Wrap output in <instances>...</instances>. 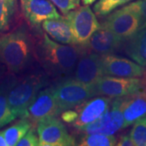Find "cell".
I'll return each instance as SVG.
<instances>
[{"instance_id":"6da1fadb","label":"cell","mask_w":146,"mask_h":146,"mask_svg":"<svg viewBox=\"0 0 146 146\" xmlns=\"http://www.w3.org/2000/svg\"><path fill=\"white\" fill-rule=\"evenodd\" d=\"M36 36L25 22L0 36V63L7 72L25 75L34 71L36 58ZM38 64V63H37Z\"/></svg>"},{"instance_id":"7a4b0ae2","label":"cell","mask_w":146,"mask_h":146,"mask_svg":"<svg viewBox=\"0 0 146 146\" xmlns=\"http://www.w3.org/2000/svg\"><path fill=\"white\" fill-rule=\"evenodd\" d=\"M85 48L52 40L46 33L36 36V58L47 76L55 82L72 77L79 58Z\"/></svg>"},{"instance_id":"3957f363","label":"cell","mask_w":146,"mask_h":146,"mask_svg":"<svg viewBox=\"0 0 146 146\" xmlns=\"http://www.w3.org/2000/svg\"><path fill=\"white\" fill-rule=\"evenodd\" d=\"M7 102L16 118H25L29 106L39 92L49 84V77L42 73L32 72L25 75L10 73Z\"/></svg>"},{"instance_id":"277c9868","label":"cell","mask_w":146,"mask_h":146,"mask_svg":"<svg viewBox=\"0 0 146 146\" xmlns=\"http://www.w3.org/2000/svg\"><path fill=\"white\" fill-rule=\"evenodd\" d=\"M53 86L60 114L97 96L93 84L82 83L72 77L56 81Z\"/></svg>"},{"instance_id":"5b68a950","label":"cell","mask_w":146,"mask_h":146,"mask_svg":"<svg viewBox=\"0 0 146 146\" xmlns=\"http://www.w3.org/2000/svg\"><path fill=\"white\" fill-rule=\"evenodd\" d=\"M123 43L140 30L141 18L136 3H131L107 15L101 25Z\"/></svg>"},{"instance_id":"8992f818","label":"cell","mask_w":146,"mask_h":146,"mask_svg":"<svg viewBox=\"0 0 146 146\" xmlns=\"http://www.w3.org/2000/svg\"><path fill=\"white\" fill-rule=\"evenodd\" d=\"M97 96L123 98L146 89V78H125L103 76L93 84Z\"/></svg>"},{"instance_id":"52a82bcc","label":"cell","mask_w":146,"mask_h":146,"mask_svg":"<svg viewBox=\"0 0 146 146\" xmlns=\"http://www.w3.org/2000/svg\"><path fill=\"white\" fill-rule=\"evenodd\" d=\"M65 17L71 25L76 44L80 46H85L92 35L101 27L95 13L87 5L70 11Z\"/></svg>"},{"instance_id":"ba28073f","label":"cell","mask_w":146,"mask_h":146,"mask_svg":"<svg viewBox=\"0 0 146 146\" xmlns=\"http://www.w3.org/2000/svg\"><path fill=\"white\" fill-rule=\"evenodd\" d=\"M39 146H72L76 145L75 137L67 130L60 120L50 117L41 120L36 124Z\"/></svg>"},{"instance_id":"9c48e42d","label":"cell","mask_w":146,"mask_h":146,"mask_svg":"<svg viewBox=\"0 0 146 146\" xmlns=\"http://www.w3.org/2000/svg\"><path fill=\"white\" fill-rule=\"evenodd\" d=\"M22 15L31 29L39 32L43 21L62 16L50 0H21Z\"/></svg>"},{"instance_id":"30bf717a","label":"cell","mask_w":146,"mask_h":146,"mask_svg":"<svg viewBox=\"0 0 146 146\" xmlns=\"http://www.w3.org/2000/svg\"><path fill=\"white\" fill-rule=\"evenodd\" d=\"M121 98H113L110 109L99 119L82 128L80 131L87 134L114 135L123 128L124 119L121 110Z\"/></svg>"},{"instance_id":"8fae6325","label":"cell","mask_w":146,"mask_h":146,"mask_svg":"<svg viewBox=\"0 0 146 146\" xmlns=\"http://www.w3.org/2000/svg\"><path fill=\"white\" fill-rule=\"evenodd\" d=\"M59 114L54 86L50 85L45 87L39 92L27 110L25 118L29 119L33 126H34L41 120L55 117Z\"/></svg>"},{"instance_id":"7c38bea8","label":"cell","mask_w":146,"mask_h":146,"mask_svg":"<svg viewBox=\"0 0 146 146\" xmlns=\"http://www.w3.org/2000/svg\"><path fill=\"white\" fill-rule=\"evenodd\" d=\"M103 76L125 78H138L145 74V68L137 63L117 55H101Z\"/></svg>"},{"instance_id":"4fadbf2b","label":"cell","mask_w":146,"mask_h":146,"mask_svg":"<svg viewBox=\"0 0 146 146\" xmlns=\"http://www.w3.org/2000/svg\"><path fill=\"white\" fill-rule=\"evenodd\" d=\"M113 98L98 95L83 102L74 109L76 110L78 117L72 123L76 130L80 131L84 127L94 123L110 109Z\"/></svg>"},{"instance_id":"5bb4252c","label":"cell","mask_w":146,"mask_h":146,"mask_svg":"<svg viewBox=\"0 0 146 146\" xmlns=\"http://www.w3.org/2000/svg\"><path fill=\"white\" fill-rule=\"evenodd\" d=\"M103 76L101 55L88 51L86 49L79 58L72 78L82 83L94 84Z\"/></svg>"},{"instance_id":"9a60e30c","label":"cell","mask_w":146,"mask_h":146,"mask_svg":"<svg viewBox=\"0 0 146 146\" xmlns=\"http://www.w3.org/2000/svg\"><path fill=\"white\" fill-rule=\"evenodd\" d=\"M123 45V42H121L114 33L101 25L99 29L90 37L84 48L89 52L106 55L115 53Z\"/></svg>"},{"instance_id":"2e32d148","label":"cell","mask_w":146,"mask_h":146,"mask_svg":"<svg viewBox=\"0 0 146 146\" xmlns=\"http://www.w3.org/2000/svg\"><path fill=\"white\" fill-rule=\"evenodd\" d=\"M121 110L124 119L123 128L146 115V89L121 98Z\"/></svg>"},{"instance_id":"e0dca14e","label":"cell","mask_w":146,"mask_h":146,"mask_svg":"<svg viewBox=\"0 0 146 146\" xmlns=\"http://www.w3.org/2000/svg\"><path fill=\"white\" fill-rule=\"evenodd\" d=\"M42 29L55 42L67 45H76L71 25L66 17L62 16L43 21Z\"/></svg>"},{"instance_id":"ac0fdd59","label":"cell","mask_w":146,"mask_h":146,"mask_svg":"<svg viewBox=\"0 0 146 146\" xmlns=\"http://www.w3.org/2000/svg\"><path fill=\"white\" fill-rule=\"evenodd\" d=\"M126 54L138 64L146 67V27L123 43Z\"/></svg>"},{"instance_id":"d6986e66","label":"cell","mask_w":146,"mask_h":146,"mask_svg":"<svg viewBox=\"0 0 146 146\" xmlns=\"http://www.w3.org/2000/svg\"><path fill=\"white\" fill-rule=\"evenodd\" d=\"M21 20L16 0H0V36L16 28Z\"/></svg>"},{"instance_id":"ffe728a7","label":"cell","mask_w":146,"mask_h":146,"mask_svg":"<svg viewBox=\"0 0 146 146\" xmlns=\"http://www.w3.org/2000/svg\"><path fill=\"white\" fill-rule=\"evenodd\" d=\"M10 82V74L7 72L5 77L0 83V128L10 123L16 119L11 111L7 102V91Z\"/></svg>"},{"instance_id":"44dd1931","label":"cell","mask_w":146,"mask_h":146,"mask_svg":"<svg viewBox=\"0 0 146 146\" xmlns=\"http://www.w3.org/2000/svg\"><path fill=\"white\" fill-rule=\"evenodd\" d=\"M33 127V123L27 118H22L14 124L3 131L4 137L7 146H14L25 136Z\"/></svg>"},{"instance_id":"7402d4cb","label":"cell","mask_w":146,"mask_h":146,"mask_svg":"<svg viewBox=\"0 0 146 146\" xmlns=\"http://www.w3.org/2000/svg\"><path fill=\"white\" fill-rule=\"evenodd\" d=\"M81 146H113L117 145V140L114 135L87 134L81 136L79 141Z\"/></svg>"},{"instance_id":"603a6c76","label":"cell","mask_w":146,"mask_h":146,"mask_svg":"<svg viewBox=\"0 0 146 146\" xmlns=\"http://www.w3.org/2000/svg\"><path fill=\"white\" fill-rule=\"evenodd\" d=\"M133 0H99L94 7V12L99 16H106L119 7Z\"/></svg>"},{"instance_id":"cb8c5ba5","label":"cell","mask_w":146,"mask_h":146,"mask_svg":"<svg viewBox=\"0 0 146 146\" xmlns=\"http://www.w3.org/2000/svg\"><path fill=\"white\" fill-rule=\"evenodd\" d=\"M130 136L135 145L146 146V115L134 123Z\"/></svg>"},{"instance_id":"d4e9b609","label":"cell","mask_w":146,"mask_h":146,"mask_svg":"<svg viewBox=\"0 0 146 146\" xmlns=\"http://www.w3.org/2000/svg\"><path fill=\"white\" fill-rule=\"evenodd\" d=\"M65 16L70 11L80 7V0H50Z\"/></svg>"},{"instance_id":"484cf974","label":"cell","mask_w":146,"mask_h":146,"mask_svg":"<svg viewBox=\"0 0 146 146\" xmlns=\"http://www.w3.org/2000/svg\"><path fill=\"white\" fill-rule=\"evenodd\" d=\"M17 146H38L39 137L37 131L33 126L21 141L17 143Z\"/></svg>"},{"instance_id":"4316f807","label":"cell","mask_w":146,"mask_h":146,"mask_svg":"<svg viewBox=\"0 0 146 146\" xmlns=\"http://www.w3.org/2000/svg\"><path fill=\"white\" fill-rule=\"evenodd\" d=\"M137 9L141 18L140 29L146 27V0H137L135 1Z\"/></svg>"},{"instance_id":"83f0119b","label":"cell","mask_w":146,"mask_h":146,"mask_svg":"<svg viewBox=\"0 0 146 146\" xmlns=\"http://www.w3.org/2000/svg\"><path fill=\"white\" fill-rule=\"evenodd\" d=\"M78 117V113L76 111V110H65L63 111L61 113V119L63 120L64 123H72L76 120Z\"/></svg>"},{"instance_id":"f1b7e54d","label":"cell","mask_w":146,"mask_h":146,"mask_svg":"<svg viewBox=\"0 0 146 146\" xmlns=\"http://www.w3.org/2000/svg\"><path fill=\"white\" fill-rule=\"evenodd\" d=\"M117 145L119 146H134L135 144L131 138L130 135H122L119 141H117Z\"/></svg>"},{"instance_id":"f546056e","label":"cell","mask_w":146,"mask_h":146,"mask_svg":"<svg viewBox=\"0 0 146 146\" xmlns=\"http://www.w3.org/2000/svg\"><path fill=\"white\" fill-rule=\"evenodd\" d=\"M7 73V70L6 67L3 64L0 63V83L2 82V80L5 77Z\"/></svg>"},{"instance_id":"4dcf8cb0","label":"cell","mask_w":146,"mask_h":146,"mask_svg":"<svg viewBox=\"0 0 146 146\" xmlns=\"http://www.w3.org/2000/svg\"><path fill=\"white\" fill-rule=\"evenodd\" d=\"M0 146H7V141L4 137V134H3V131H0Z\"/></svg>"},{"instance_id":"1f68e13d","label":"cell","mask_w":146,"mask_h":146,"mask_svg":"<svg viewBox=\"0 0 146 146\" xmlns=\"http://www.w3.org/2000/svg\"><path fill=\"white\" fill-rule=\"evenodd\" d=\"M97 0H82V2H83V3L84 5H91V4H93L94 2H96Z\"/></svg>"}]
</instances>
